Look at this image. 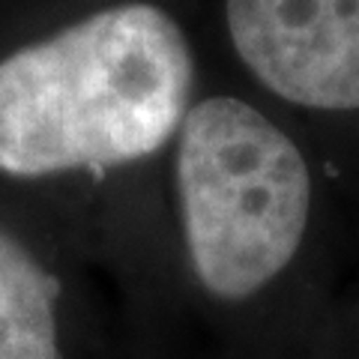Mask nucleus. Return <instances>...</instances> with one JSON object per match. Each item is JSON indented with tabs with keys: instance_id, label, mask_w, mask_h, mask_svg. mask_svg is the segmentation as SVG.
I'll list each match as a JSON object with an SVG mask.
<instances>
[{
	"instance_id": "4",
	"label": "nucleus",
	"mask_w": 359,
	"mask_h": 359,
	"mask_svg": "<svg viewBox=\"0 0 359 359\" xmlns=\"http://www.w3.org/2000/svg\"><path fill=\"white\" fill-rule=\"evenodd\" d=\"M57 302V276L0 224V359H63Z\"/></svg>"
},
{
	"instance_id": "1",
	"label": "nucleus",
	"mask_w": 359,
	"mask_h": 359,
	"mask_svg": "<svg viewBox=\"0 0 359 359\" xmlns=\"http://www.w3.org/2000/svg\"><path fill=\"white\" fill-rule=\"evenodd\" d=\"M195 51L168 9H96L0 57V174L117 171L165 150L192 108Z\"/></svg>"
},
{
	"instance_id": "3",
	"label": "nucleus",
	"mask_w": 359,
	"mask_h": 359,
	"mask_svg": "<svg viewBox=\"0 0 359 359\" xmlns=\"http://www.w3.org/2000/svg\"><path fill=\"white\" fill-rule=\"evenodd\" d=\"M224 25L269 93L318 111L359 108V0H224Z\"/></svg>"
},
{
	"instance_id": "2",
	"label": "nucleus",
	"mask_w": 359,
	"mask_h": 359,
	"mask_svg": "<svg viewBox=\"0 0 359 359\" xmlns=\"http://www.w3.org/2000/svg\"><path fill=\"white\" fill-rule=\"evenodd\" d=\"M174 198L198 285L240 302L297 257L311 216V171L264 111L237 96H207L174 135Z\"/></svg>"
}]
</instances>
